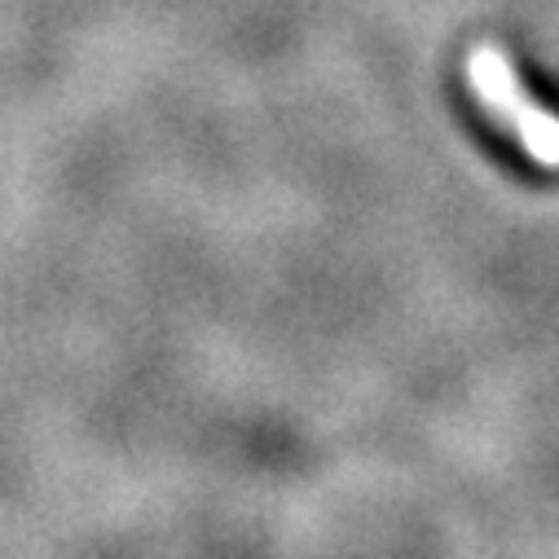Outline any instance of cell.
Returning <instances> with one entry per match:
<instances>
[{
    "label": "cell",
    "instance_id": "1",
    "mask_svg": "<svg viewBox=\"0 0 559 559\" xmlns=\"http://www.w3.org/2000/svg\"><path fill=\"white\" fill-rule=\"evenodd\" d=\"M472 75H476V88H480L485 106H489L498 119H507V123L515 128L520 142H524L537 159L559 164V119H555L550 110H542V106L524 93V84L515 80L511 62H507L502 53H493V49H480L476 62H472Z\"/></svg>",
    "mask_w": 559,
    "mask_h": 559
}]
</instances>
